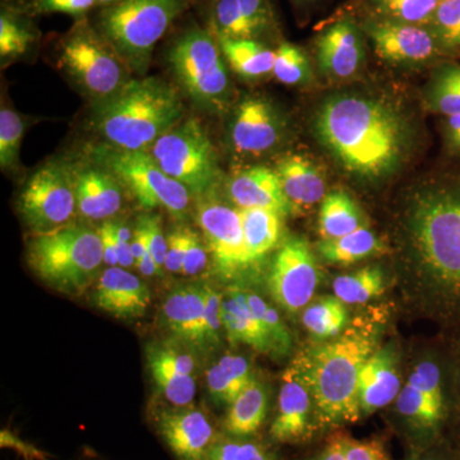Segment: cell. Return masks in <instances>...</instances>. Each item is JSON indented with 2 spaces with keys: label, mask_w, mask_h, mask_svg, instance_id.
<instances>
[{
  "label": "cell",
  "mask_w": 460,
  "mask_h": 460,
  "mask_svg": "<svg viewBox=\"0 0 460 460\" xmlns=\"http://www.w3.org/2000/svg\"><path fill=\"white\" fill-rule=\"evenodd\" d=\"M314 131L345 172L366 181L394 174L411 147L404 115L383 100L358 93L326 99L314 113Z\"/></svg>",
  "instance_id": "obj_1"
},
{
  "label": "cell",
  "mask_w": 460,
  "mask_h": 460,
  "mask_svg": "<svg viewBox=\"0 0 460 460\" xmlns=\"http://www.w3.org/2000/svg\"><path fill=\"white\" fill-rule=\"evenodd\" d=\"M405 224L436 310L449 323H460V172L420 187Z\"/></svg>",
  "instance_id": "obj_2"
},
{
  "label": "cell",
  "mask_w": 460,
  "mask_h": 460,
  "mask_svg": "<svg viewBox=\"0 0 460 460\" xmlns=\"http://www.w3.org/2000/svg\"><path fill=\"white\" fill-rule=\"evenodd\" d=\"M375 329L356 326L302 353L313 387L319 431L338 429L361 420L359 375L376 350Z\"/></svg>",
  "instance_id": "obj_3"
},
{
  "label": "cell",
  "mask_w": 460,
  "mask_h": 460,
  "mask_svg": "<svg viewBox=\"0 0 460 460\" xmlns=\"http://www.w3.org/2000/svg\"><path fill=\"white\" fill-rule=\"evenodd\" d=\"M183 118L177 91L160 78L146 77L129 80L108 99L95 102L91 126L109 146L150 151Z\"/></svg>",
  "instance_id": "obj_4"
},
{
  "label": "cell",
  "mask_w": 460,
  "mask_h": 460,
  "mask_svg": "<svg viewBox=\"0 0 460 460\" xmlns=\"http://www.w3.org/2000/svg\"><path fill=\"white\" fill-rule=\"evenodd\" d=\"M27 262L58 292L80 296L95 281L104 263L102 238L98 230L72 224L36 234L27 247Z\"/></svg>",
  "instance_id": "obj_5"
},
{
  "label": "cell",
  "mask_w": 460,
  "mask_h": 460,
  "mask_svg": "<svg viewBox=\"0 0 460 460\" xmlns=\"http://www.w3.org/2000/svg\"><path fill=\"white\" fill-rule=\"evenodd\" d=\"M186 7V0H120L100 13L96 30L129 68L145 74L157 41Z\"/></svg>",
  "instance_id": "obj_6"
},
{
  "label": "cell",
  "mask_w": 460,
  "mask_h": 460,
  "mask_svg": "<svg viewBox=\"0 0 460 460\" xmlns=\"http://www.w3.org/2000/svg\"><path fill=\"white\" fill-rule=\"evenodd\" d=\"M168 63L181 90L210 113L228 108L232 99L226 57L211 31L192 27L175 39L168 50Z\"/></svg>",
  "instance_id": "obj_7"
},
{
  "label": "cell",
  "mask_w": 460,
  "mask_h": 460,
  "mask_svg": "<svg viewBox=\"0 0 460 460\" xmlns=\"http://www.w3.org/2000/svg\"><path fill=\"white\" fill-rule=\"evenodd\" d=\"M91 155L113 172L144 210L163 208L175 219L187 217L190 190L169 177L150 151L122 150L104 144L93 148Z\"/></svg>",
  "instance_id": "obj_8"
},
{
  "label": "cell",
  "mask_w": 460,
  "mask_h": 460,
  "mask_svg": "<svg viewBox=\"0 0 460 460\" xmlns=\"http://www.w3.org/2000/svg\"><path fill=\"white\" fill-rule=\"evenodd\" d=\"M59 63L80 89L102 102L128 83L126 62L98 30L77 23L59 44Z\"/></svg>",
  "instance_id": "obj_9"
},
{
  "label": "cell",
  "mask_w": 460,
  "mask_h": 460,
  "mask_svg": "<svg viewBox=\"0 0 460 460\" xmlns=\"http://www.w3.org/2000/svg\"><path fill=\"white\" fill-rule=\"evenodd\" d=\"M150 153L160 168L192 195L199 198L213 190L219 177L217 151L196 118H183L172 126Z\"/></svg>",
  "instance_id": "obj_10"
},
{
  "label": "cell",
  "mask_w": 460,
  "mask_h": 460,
  "mask_svg": "<svg viewBox=\"0 0 460 460\" xmlns=\"http://www.w3.org/2000/svg\"><path fill=\"white\" fill-rule=\"evenodd\" d=\"M17 208L35 234L69 226L77 201L68 164L49 163L33 172L18 198Z\"/></svg>",
  "instance_id": "obj_11"
},
{
  "label": "cell",
  "mask_w": 460,
  "mask_h": 460,
  "mask_svg": "<svg viewBox=\"0 0 460 460\" xmlns=\"http://www.w3.org/2000/svg\"><path fill=\"white\" fill-rule=\"evenodd\" d=\"M199 198L196 215L215 270L223 279H233L252 266L244 243L241 214L238 208L208 196V192Z\"/></svg>",
  "instance_id": "obj_12"
},
{
  "label": "cell",
  "mask_w": 460,
  "mask_h": 460,
  "mask_svg": "<svg viewBox=\"0 0 460 460\" xmlns=\"http://www.w3.org/2000/svg\"><path fill=\"white\" fill-rule=\"evenodd\" d=\"M319 431L316 408L302 354L296 357L281 376L277 414L269 436L281 445L305 444Z\"/></svg>",
  "instance_id": "obj_13"
},
{
  "label": "cell",
  "mask_w": 460,
  "mask_h": 460,
  "mask_svg": "<svg viewBox=\"0 0 460 460\" xmlns=\"http://www.w3.org/2000/svg\"><path fill=\"white\" fill-rule=\"evenodd\" d=\"M319 283V265L310 244L302 238L287 239L272 260L269 274L274 301L287 313H298L313 301Z\"/></svg>",
  "instance_id": "obj_14"
},
{
  "label": "cell",
  "mask_w": 460,
  "mask_h": 460,
  "mask_svg": "<svg viewBox=\"0 0 460 460\" xmlns=\"http://www.w3.org/2000/svg\"><path fill=\"white\" fill-rule=\"evenodd\" d=\"M286 133V120L270 100L248 96L232 115L229 140L239 155L261 156L279 146Z\"/></svg>",
  "instance_id": "obj_15"
},
{
  "label": "cell",
  "mask_w": 460,
  "mask_h": 460,
  "mask_svg": "<svg viewBox=\"0 0 460 460\" xmlns=\"http://www.w3.org/2000/svg\"><path fill=\"white\" fill-rule=\"evenodd\" d=\"M365 31L377 56L394 65H425L444 54L429 26L374 20Z\"/></svg>",
  "instance_id": "obj_16"
},
{
  "label": "cell",
  "mask_w": 460,
  "mask_h": 460,
  "mask_svg": "<svg viewBox=\"0 0 460 460\" xmlns=\"http://www.w3.org/2000/svg\"><path fill=\"white\" fill-rule=\"evenodd\" d=\"M157 432L177 460H206L219 435L199 407L165 408L155 416Z\"/></svg>",
  "instance_id": "obj_17"
},
{
  "label": "cell",
  "mask_w": 460,
  "mask_h": 460,
  "mask_svg": "<svg viewBox=\"0 0 460 460\" xmlns=\"http://www.w3.org/2000/svg\"><path fill=\"white\" fill-rule=\"evenodd\" d=\"M187 345L150 344L146 349L147 367L160 394L172 407H187L196 396V359Z\"/></svg>",
  "instance_id": "obj_18"
},
{
  "label": "cell",
  "mask_w": 460,
  "mask_h": 460,
  "mask_svg": "<svg viewBox=\"0 0 460 460\" xmlns=\"http://www.w3.org/2000/svg\"><path fill=\"white\" fill-rule=\"evenodd\" d=\"M78 213L84 219L109 220L123 206L124 187L107 166L93 159L68 164Z\"/></svg>",
  "instance_id": "obj_19"
},
{
  "label": "cell",
  "mask_w": 460,
  "mask_h": 460,
  "mask_svg": "<svg viewBox=\"0 0 460 460\" xmlns=\"http://www.w3.org/2000/svg\"><path fill=\"white\" fill-rule=\"evenodd\" d=\"M210 31L217 39L257 40L274 29L270 0H214Z\"/></svg>",
  "instance_id": "obj_20"
},
{
  "label": "cell",
  "mask_w": 460,
  "mask_h": 460,
  "mask_svg": "<svg viewBox=\"0 0 460 460\" xmlns=\"http://www.w3.org/2000/svg\"><path fill=\"white\" fill-rule=\"evenodd\" d=\"M317 65L321 74L347 80L359 71L365 60V42L358 26L341 20L326 27L316 38Z\"/></svg>",
  "instance_id": "obj_21"
},
{
  "label": "cell",
  "mask_w": 460,
  "mask_h": 460,
  "mask_svg": "<svg viewBox=\"0 0 460 460\" xmlns=\"http://www.w3.org/2000/svg\"><path fill=\"white\" fill-rule=\"evenodd\" d=\"M93 304L115 319H141L151 304L146 284L120 266L105 269L99 277Z\"/></svg>",
  "instance_id": "obj_22"
},
{
  "label": "cell",
  "mask_w": 460,
  "mask_h": 460,
  "mask_svg": "<svg viewBox=\"0 0 460 460\" xmlns=\"http://www.w3.org/2000/svg\"><path fill=\"white\" fill-rule=\"evenodd\" d=\"M205 284L175 287L165 296L163 319L172 337L187 347L205 350Z\"/></svg>",
  "instance_id": "obj_23"
},
{
  "label": "cell",
  "mask_w": 460,
  "mask_h": 460,
  "mask_svg": "<svg viewBox=\"0 0 460 460\" xmlns=\"http://www.w3.org/2000/svg\"><path fill=\"white\" fill-rule=\"evenodd\" d=\"M398 357L395 348L375 350L363 365L359 375L358 398L361 419L383 410L401 393Z\"/></svg>",
  "instance_id": "obj_24"
},
{
  "label": "cell",
  "mask_w": 460,
  "mask_h": 460,
  "mask_svg": "<svg viewBox=\"0 0 460 460\" xmlns=\"http://www.w3.org/2000/svg\"><path fill=\"white\" fill-rule=\"evenodd\" d=\"M229 198L237 208H266L281 217L290 213L277 172L263 166L239 172L228 184Z\"/></svg>",
  "instance_id": "obj_25"
},
{
  "label": "cell",
  "mask_w": 460,
  "mask_h": 460,
  "mask_svg": "<svg viewBox=\"0 0 460 460\" xmlns=\"http://www.w3.org/2000/svg\"><path fill=\"white\" fill-rule=\"evenodd\" d=\"M275 172L279 177L284 195L289 202L290 213H305L325 199V178L307 157H283L278 163Z\"/></svg>",
  "instance_id": "obj_26"
},
{
  "label": "cell",
  "mask_w": 460,
  "mask_h": 460,
  "mask_svg": "<svg viewBox=\"0 0 460 460\" xmlns=\"http://www.w3.org/2000/svg\"><path fill=\"white\" fill-rule=\"evenodd\" d=\"M223 326L230 343L250 345L257 352L271 354L270 341L251 310L244 290L230 289L223 296Z\"/></svg>",
  "instance_id": "obj_27"
},
{
  "label": "cell",
  "mask_w": 460,
  "mask_h": 460,
  "mask_svg": "<svg viewBox=\"0 0 460 460\" xmlns=\"http://www.w3.org/2000/svg\"><path fill=\"white\" fill-rule=\"evenodd\" d=\"M268 413V387L255 377L229 405L223 422L224 432L234 438H251L262 428Z\"/></svg>",
  "instance_id": "obj_28"
},
{
  "label": "cell",
  "mask_w": 460,
  "mask_h": 460,
  "mask_svg": "<svg viewBox=\"0 0 460 460\" xmlns=\"http://www.w3.org/2000/svg\"><path fill=\"white\" fill-rule=\"evenodd\" d=\"M244 243L252 265L261 261L279 242L281 215L266 208H238Z\"/></svg>",
  "instance_id": "obj_29"
},
{
  "label": "cell",
  "mask_w": 460,
  "mask_h": 460,
  "mask_svg": "<svg viewBox=\"0 0 460 460\" xmlns=\"http://www.w3.org/2000/svg\"><path fill=\"white\" fill-rule=\"evenodd\" d=\"M365 226L358 205L344 190H332L323 199L319 213L321 239H334Z\"/></svg>",
  "instance_id": "obj_30"
},
{
  "label": "cell",
  "mask_w": 460,
  "mask_h": 460,
  "mask_svg": "<svg viewBox=\"0 0 460 460\" xmlns=\"http://www.w3.org/2000/svg\"><path fill=\"white\" fill-rule=\"evenodd\" d=\"M226 62L233 71L246 80H256L272 74L275 51L257 40L217 39Z\"/></svg>",
  "instance_id": "obj_31"
},
{
  "label": "cell",
  "mask_w": 460,
  "mask_h": 460,
  "mask_svg": "<svg viewBox=\"0 0 460 460\" xmlns=\"http://www.w3.org/2000/svg\"><path fill=\"white\" fill-rule=\"evenodd\" d=\"M381 242L367 226L334 239H321L317 252L326 262L350 265L380 252Z\"/></svg>",
  "instance_id": "obj_32"
},
{
  "label": "cell",
  "mask_w": 460,
  "mask_h": 460,
  "mask_svg": "<svg viewBox=\"0 0 460 460\" xmlns=\"http://www.w3.org/2000/svg\"><path fill=\"white\" fill-rule=\"evenodd\" d=\"M348 310L337 296H326L307 305L302 314V323L308 334L319 341L339 337L348 323Z\"/></svg>",
  "instance_id": "obj_33"
},
{
  "label": "cell",
  "mask_w": 460,
  "mask_h": 460,
  "mask_svg": "<svg viewBox=\"0 0 460 460\" xmlns=\"http://www.w3.org/2000/svg\"><path fill=\"white\" fill-rule=\"evenodd\" d=\"M305 460H392L378 438L358 440L343 431H334L319 452Z\"/></svg>",
  "instance_id": "obj_34"
},
{
  "label": "cell",
  "mask_w": 460,
  "mask_h": 460,
  "mask_svg": "<svg viewBox=\"0 0 460 460\" xmlns=\"http://www.w3.org/2000/svg\"><path fill=\"white\" fill-rule=\"evenodd\" d=\"M384 272L376 266L338 277L332 281V290L344 305H365L384 292Z\"/></svg>",
  "instance_id": "obj_35"
},
{
  "label": "cell",
  "mask_w": 460,
  "mask_h": 460,
  "mask_svg": "<svg viewBox=\"0 0 460 460\" xmlns=\"http://www.w3.org/2000/svg\"><path fill=\"white\" fill-rule=\"evenodd\" d=\"M426 104L443 117L460 113V65L438 66L426 91Z\"/></svg>",
  "instance_id": "obj_36"
},
{
  "label": "cell",
  "mask_w": 460,
  "mask_h": 460,
  "mask_svg": "<svg viewBox=\"0 0 460 460\" xmlns=\"http://www.w3.org/2000/svg\"><path fill=\"white\" fill-rule=\"evenodd\" d=\"M441 0H370L375 20L429 26Z\"/></svg>",
  "instance_id": "obj_37"
},
{
  "label": "cell",
  "mask_w": 460,
  "mask_h": 460,
  "mask_svg": "<svg viewBox=\"0 0 460 460\" xmlns=\"http://www.w3.org/2000/svg\"><path fill=\"white\" fill-rule=\"evenodd\" d=\"M244 292H246V298L251 310L256 314L263 330H265L266 335H268L271 345V354H274V356H287L292 349L293 339L289 329L281 320L279 313L257 293L251 292V290H244Z\"/></svg>",
  "instance_id": "obj_38"
},
{
  "label": "cell",
  "mask_w": 460,
  "mask_h": 460,
  "mask_svg": "<svg viewBox=\"0 0 460 460\" xmlns=\"http://www.w3.org/2000/svg\"><path fill=\"white\" fill-rule=\"evenodd\" d=\"M206 460H280L269 445L250 438L219 436Z\"/></svg>",
  "instance_id": "obj_39"
},
{
  "label": "cell",
  "mask_w": 460,
  "mask_h": 460,
  "mask_svg": "<svg viewBox=\"0 0 460 460\" xmlns=\"http://www.w3.org/2000/svg\"><path fill=\"white\" fill-rule=\"evenodd\" d=\"M429 27L444 54L460 56V0H441Z\"/></svg>",
  "instance_id": "obj_40"
},
{
  "label": "cell",
  "mask_w": 460,
  "mask_h": 460,
  "mask_svg": "<svg viewBox=\"0 0 460 460\" xmlns=\"http://www.w3.org/2000/svg\"><path fill=\"white\" fill-rule=\"evenodd\" d=\"M275 78L288 86H301L310 83L313 78L310 59L304 50L296 45L283 42L275 50Z\"/></svg>",
  "instance_id": "obj_41"
},
{
  "label": "cell",
  "mask_w": 460,
  "mask_h": 460,
  "mask_svg": "<svg viewBox=\"0 0 460 460\" xmlns=\"http://www.w3.org/2000/svg\"><path fill=\"white\" fill-rule=\"evenodd\" d=\"M36 40L31 27L16 14L3 11L0 16V56L11 59L23 56Z\"/></svg>",
  "instance_id": "obj_42"
},
{
  "label": "cell",
  "mask_w": 460,
  "mask_h": 460,
  "mask_svg": "<svg viewBox=\"0 0 460 460\" xmlns=\"http://www.w3.org/2000/svg\"><path fill=\"white\" fill-rule=\"evenodd\" d=\"M25 124L16 111L9 108L0 111V166L12 171L20 162V148Z\"/></svg>",
  "instance_id": "obj_43"
},
{
  "label": "cell",
  "mask_w": 460,
  "mask_h": 460,
  "mask_svg": "<svg viewBox=\"0 0 460 460\" xmlns=\"http://www.w3.org/2000/svg\"><path fill=\"white\" fill-rule=\"evenodd\" d=\"M205 288V348L219 343L223 326V296L210 286Z\"/></svg>",
  "instance_id": "obj_44"
},
{
  "label": "cell",
  "mask_w": 460,
  "mask_h": 460,
  "mask_svg": "<svg viewBox=\"0 0 460 460\" xmlns=\"http://www.w3.org/2000/svg\"><path fill=\"white\" fill-rule=\"evenodd\" d=\"M208 247L204 237L195 229L187 226L186 247H184L181 274L186 277H196L208 268Z\"/></svg>",
  "instance_id": "obj_45"
},
{
  "label": "cell",
  "mask_w": 460,
  "mask_h": 460,
  "mask_svg": "<svg viewBox=\"0 0 460 460\" xmlns=\"http://www.w3.org/2000/svg\"><path fill=\"white\" fill-rule=\"evenodd\" d=\"M137 223L144 228L151 256L159 270L163 272L165 269L166 252H168V237H165L163 230L162 219L157 215H144Z\"/></svg>",
  "instance_id": "obj_46"
},
{
  "label": "cell",
  "mask_w": 460,
  "mask_h": 460,
  "mask_svg": "<svg viewBox=\"0 0 460 460\" xmlns=\"http://www.w3.org/2000/svg\"><path fill=\"white\" fill-rule=\"evenodd\" d=\"M217 365L220 366L229 383L232 384L235 395L241 394L248 384L255 378L246 357L241 354L226 353L220 357Z\"/></svg>",
  "instance_id": "obj_47"
},
{
  "label": "cell",
  "mask_w": 460,
  "mask_h": 460,
  "mask_svg": "<svg viewBox=\"0 0 460 460\" xmlns=\"http://www.w3.org/2000/svg\"><path fill=\"white\" fill-rule=\"evenodd\" d=\"M0 447L2 449H11L23 460H51V456L40 447L23 440L9 429L0 431Z\"/></svg>",
  "instance_id": "obj_48"
},
{
  "label": "cell",
  "mask_w": 460,
  "mask_h": 460,
  "mask_svg": "<svg viewBox=\"0 0 460 460\" xmlns=\"http://www.w3.org/2000/svg\"><path fill=\"white\" fill-rule=\"evenodd\" d=\"M187 226H180L168 234V252H166L165 270L172 274H181L184 247H186Z\"/></svg>",
  "instance_id": "obj_49"
},
{
  "label": "cell",
  "mask_w": 460,
  "mask_h": 460,
  "mask_svg": "<svg viewBox=\"0 0 460 460\" xmlns=\"http://www.w3.org/2000/svg\"><path fill=\"white\" fill-rule=\"evenodd\" d=\"M98 0H39L38 7L48 13H66L80 17L90 11Z\"/></svg>",
  "instance_id": "obj_50"
},
{
  "label": "cell",
  "mask_w": 460,
  "mask_h": 460,
  "mask_svg": "<svg viewBox=\"0 0 460 460\" xmlns=\"http://www.w3.org/2000/svg\"><path fill=\"white\" fill-rule=\"evenodd\" d=\"M444 146L449 155L460 157V113L444 117L443 126Z\"/></svg>",
  "instance_id": "obj_51"
},
{
  "label": "cell",
  "mask_w": 460,
  "mask_h": 460,
  "mask_svg": "<svg viewBox=\"0 0 460 460\" xmlns=\"http://www.w3.org/2000/svg\"><path fill=\"white\" fill-rule=\"evenodd\" d=\"M102 238L104 263L109 268L118 266L117 246H115L114 220H105L98 229Z\"/></svg>",
  "instance_id": "obj_52"
},
{
  "label": "cell",
  "mask_w": 460,
  "mask_h": 460,
  "mask_svg": "<svg viewBox=\"0 0 460 460\" xmlns=\"http://www.w3.org/2000/svg\"><path fill=\"white\" fill-rule=\"evenodd\" d=\"M441 443L443 441L429 447H419L407 460H459L460 454L447 453V449H441Z\"/></svg>",
  "instance_id": "obj_53"
},
{
  "label": "cell",
  "mask_w": 460,
  "mask_h": 460,
  "mask_svg": "<svg viewBox=\"0 0 460 460\" xmlns=\"http://www.w3.org/2000/svg\"><path fill=\"white\" fill-rule=\"evenodd\" d=\"M118 2H120V0H98V3H100V4H108V5L114 4V3H118Z\"/></svg>",
  "instance_id": "obj_54"
},
{
  "label": "cell",
  "mask_w": 460,
  "mask_h": 460,
  "mask_svg": "<svg viewBox=\"0 0 460 460\" xmlns=\"http://www.w3.org/2000/svg\"><path fill=\"white\" fill-rule=\"evenodd\" d=\"M296 2H307V0H296Z\"/></svg>",
  "instance_id": "obj_55"
},
{
  "label": "cell",
  "mask_w": 460,
  "mask_h": 460,
  "mask_svg": "<svg viewBox=\"0 0 460 460\" xmlns=\"http://www.w3.org/2000/svg\"><path fill=\"white\" fill-rule=\"evenodd\" d=\"M459 460H460V456H459Z\"/></svg>",
  "instance_id": "obj_56"
}]
</instances>
